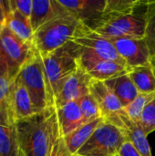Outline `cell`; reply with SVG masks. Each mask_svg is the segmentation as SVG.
I'll list each match as a JSON object with an SVG mask.
<instances>
[{"instance_id": "cell-1", "label": "cell", "mask_w": 155, "mask_h": 156, "mask_svg": "<svg viewBox=\"0 0 155 156\" xmlns=\"http://www.w3.org/2000/svg\"><path fill=\"white\" fill-rule=\"evenodd\" d=\"M149 0H107L102 17L92 31L108 39L144 37Z\"/></svg>"}, {"instance_id": "cell-2", "label": "cell", "mask_w": 155, "mask_h": 156, "mask_svg": "<svg viewBox=\"0 0 155 156\" xmlns=\"http://www.w3.org/2000/svg\"><path fill=\"white\" fill-rule=\"evenodd\" d=\"M57 111L54 106L15 123L23 156H48Z\"/></svg>"}, {"instance_id": "cell-3", "label": "cell", "mask_w": 155, "mask_h": 156, "mask_svg": "<svg viewBox=\"0 0 155 156\" xmlns=\"http://www.w3.org/2000/svg\"><path fill=\"white\" fill-rule=\"evenodd\" d=\"M79 58V47L72 40L68 41L59 48L41 56L48 107L55 105V101L63 85L69 76L78 69Z\"/></svg>"}, {"instance_id": "cell-4", "label": "cell", "mask_w": 155, "mask_h": 156, "mask_svg": "<svg viewBox=\"0 0 155 156\" xmlns=\"http://www.w3.org/2000/svg\"><path fill=\"white\" fill-rule=\"evenodd\" d=\"M81 26L71 14L52 19L35 31L34 47L41 56L47 55L69 41Z\"/></svg>"}, {"instance_id": "cell-5", "label": "cell", "mask_w": 155, "mask_h": 156, "mask_svg": "<svg viewBox=\"0 0 155 156\" xmlns=\"http://www.w3.org/2000/svg\"><path fill=\"white\" fill-rule=\"evenodd\" d=\"M126 141L127 136L122 129L104 121L73 156L117 155Z\"/></svg>"}, {"instance_id": "cell-6", "label": "cell", "mask_w": 155, "mask_h": 156, "mask_svg": "<svg viewBox=\"0 0 155 156\" xmlns=\"http://www.w3.org/2000/svg\"><path fill=\"white\" fill-rule=\"evenodd\" d=\"M15 78H16L28 91L33 106L37 112L48 108L43 62L37 51H36L30 59L21 68Z\"/></svg>"}, {"instance_id": "cell-7", "label": "cell", "mask_w": 155, "mask_h": 156, "mask_svg": "<svg viewBox=\"0 0 155 156\" xmlns=\"http://www.w3.org/2000/svg\"><path fill=\"white\" fill-rule=\"evenodd\" d=\"M79 47V58H94L115 61L126 66L125 61L117 52L111 41L81 26L70 39Z\"/></svg>"}, {"instance_id": "cell-8", "label": "cell", "mask_w": 155, "mask_h": 156, "mask_svg": "<svg viewBox=\"0 0 155 156\" xmlns=\"http://www.w3.org/2000/svg\"><path fill=\"white\" fill-rule=\"evenodd\" d=\"M0 40L7 60L8 76L11 80H14L37 49L33 43L19 38L6 27L0 33Z\"/></svg>"}, {"instance_id": "cell-9", "label": "cell", "mask_w": 155, "mask_h": 156, "mask_svg": "<svg viewBox=\"0 0 155 156\" xmlns=\"http://www.w3.org/2000/svg\"><path fill=\"white\" fill-rule=\"evenodd\" d=\"M119 55L128 68L144 65L151 61V55L144 37H114L110 38Z\"/></svg>"}, {"instance_id": "cell-10", "label": "cell", "mask_w": 155, "mask_h": 156, "mask_svg": "<svg viewBox=\"0 0 155 156\" xmlns=\"http://www.w3.org/2000/svg\"><path fill=\"white\" fill-rule=\"evenodd\" d=\"M59 2L77 20L91 30L99 25L107 4V0H59Z\"/></svg>"}, {"instance_id": "cell-11", "label": "cell", "mask_w": 155, "mask_h": 156, "mask_svg": "<svg viewBox=\"0 0 155 156\" xmlns=\"http://www.w3.org/2000/svg\"><path fill=\"white\" fill-rule=\"evenodd\" d=\"M92 78L80 67L69 76L63 85L55 101V108H59L69 102L78 101L84 96L90 94Z\"/></svg>"}, {"instance_id": "cell-12", "label": "cell", "mask_w": 155, "mask_h": 156, "mask_svg": "<svg viewBox=\"0 0 155 156\" xmlns=\"http://www.w3.org/2000/svg\"><path fill=\"white\" fill-rule=\"evenodd\" d=\"M79 67L84 69L93 80L105 81L128 73L127 66L106 59L94 58H79Z\"/></svg>"}, {"instance_id": "cell-13", "label": "cell", "mask_w": 155, "mask_h": 156, "mask_svg": "<svg viewBox=\"0 0 155 156\" xmlns=\"http://www.w3.org/2000/svg\"><path fill=\"white\" fill-rule=\"evenodd\" d=\"M108 122L122 129L127 136V140L130 141L136 150L140 153L142 156H153L151 147L143 129L141 124L132 121L123 112L113 117Z\"/></svg>"}, {"instance_id": "cell-14", "label": "cell", "mask_w": 155, "mask_h": 156, "mask_svg": "<svg viewBox=\"0 0 155 156\" xmlns=\"http://www.w3.org/2000/svg\"><path fill=\"white\" fill-rule=\"evenodd\" d=\"M90 93L97 101L104 121H108L123 112L122 104L104 81L92 79Z\"/></svg>"}, {"instance_id": "cell-15", "label": "cell", "mask_w": 155, "mask_h": 156, "mask_svg": "<svg viewBox=\"0 0 155 156\" xmlns=\"http://www.w3.org/2000/svg\"><path fill=\"white\" fill-rule=\"evenodd\" d=\"M69 14L59 0H33L30 23L34 33L47 22Z\"/></svg>"}, {"instance_id": "cell-16", "label": "cell", "mask_w": 155, "mask_h": 156, "mask_svg": "<svg viewBox=\"0 0 155 156\" xmlns=\"http://www.w3.org/2000/svg\"><path fill=\"white\" fill-rule=\"evenodd\" d=\"M11 101L16 122L37 113L33 106L28 91L16 78L12 81Z\"/></svg>"}, {"instance_id": "cell-17", "label": "cell", "mask_w": 155, "mask_h": 156, "mask_svg": "<svg viewBox=\"0 0 155 156\" xmlns=\"http://www.w3.org/2000/svg\"><path fill=\"white\" fill-rule=\"evenodd\" d=\"M59 128L63 136L86 123L78 101L69 102L59 108H56Z\"/></svg>"}, {"instance_id": "cell-18", "label": "cell", "mask_w": 155, "mask_h": 156, "mask_svg": "<svg viewBox=\"0 0 155 156\" xmlns=\"http://www.w3.org/2000/svg\"><path fill=\"white\" fill-rule=\"evenodd\" d=\"M104 83L112 90L122 104L123 108L132 103L140 93L131 79L129 72L105 80Z\"/></svg>"}, {"instance_id": "cell-19", "label": "cell", "mask_w": 155, "mask_h": 156, "mask_svg": "<svg viewBox=\"0 0 155 156\" xmlns=\"http://www.w3.org/2000/svg\"><path fill=\"white\" fill-rule=\"evenodd\" d=\"M103 122L104 119L101 117L94 119L92 121H90L82 124L81 126H79V128H77L68 135L63 136L69 153L72 155H74L85 144V143L90 139V137L92 135L95 130Z\"/></svg>"}, {"instance_id": "cell-20", "label": "cell", "mask_w": 155, "mask_h": 156, "mask_svg": "<svg viewBox=\"0 0 155 156\" xmlns=\"http://www.w3.org/2000/svg\"><path fill=\"white\" fill-rule=\"evenodd\" d=\"M129 75L140 93L155 91V64L152 60L144 65L130 68Z\"/></svg>"}, {"instance_id": "cell-21", "label": "cell", "mask_w": 155, "mask_h": 156, "mask_svg": "<svg viewBox=\"0 0 155 156\" xmlns=\"http://www.w3.org/2000/svg\"><path fill=\"white\" fill-rule=\"evenodd\" d=\"M12 81L8 77H0V125L14 126L16 123L12 109Z\"/></svg>"}, {"instance_id": "cell-22", "label": "cell", "mask_w": 155, "mask_h": 156, "mask_svg": "<svg viewBox=\"0 0 155 156\" xmlns=\"http://www.w3.org/2000/svg\"><path fill=\"white\" fill-rule=\"evenodd\" d=\"M12 8V7H11ZM6 27L19 38L33 43L34 30L30 19L16 9H12L6 21Z\"/></svg>"}, {"instance_id": "cell-23", "label": "cell", "mask_w": 155, "mask_h": 156, "mask_svg": "<svg viewBox=\"0 0 155 156\" xmlns=\"http://www.w3.org/2000/svg\"><path fill=\"white\" fill-rule=\"evenodd\" d=\"M0 156H23L15 125H0Z\"/></svg>"}, {"instance_id": "cell-24", "label": "cell", "mask_w": 155, "mask_h": 156, "mask_svg": "<svg viewBox=\"0 0 155 156\" xmlns=\"http://www.w3.org/2000/svg\"><path fill=\"white\" fill-rule=\"evenodd\" d=\"M155 98V91L149 93H139L135 100L124 108L126 115L134 122L140 123L144 108Z\"/></svg>"}, {"instance_id": "cell-25", "label": "cell", "mask_w": 155, "mask_h": 156, "mask_svg": "<svg viewBox=\"0 0 155 156\" xmlns=\"http://www.w3.org/2000/svg\"><path fill=\"white\" fill-rule=\"evenodd\" d=\"M144 39L151 55V59H155V0H149Z\"/></svg>"}, {"instance_id": "cell-26", "label": "cell", "mask_w": 155, "mask_h": 156, "mask_svg": "<svg viewBox=\"0 0 155 156\" xmlns=\"http://www.w3.org/2000/svg\"><path fill=\"white\" fill-rule=\"evenodd\" d=\"M48 156H73L69 153V151L68 150V147L66 145L64 137H63L60 128H59L58 116H57L55 123H54L52 139H51Z\"/></svg>"}, {"instance_id": "cell-27", "label": "cell", "mask_w": 155, "mask_h": 156, "mask_svg": "<svg viewBox=\"0 0 155 156\" xmlns=\"http://www.w3.org/2000/svg\"><path fill=\"white\" fill-rule=\"evenodd\" d=\"M78 103L79 105V108L81 110L82 115H83L86 122L101 117L99 105L90 93L84 96L80 100H79Z\"/></svg>"}, {"instance_id": "cell-28", "label": "cell", "mask_w": 155, "mask_h": 156, "mask_svg": "<svg viewBox=\"0 0 155 156\" xmlns=\"http://www.w3.org/2000/svg\"><path fill=\"white\" fill-rule=\"evenodd\" d=\"M140 124L146 135L155 132V98L144 108Z\"/></svg>"}, {"instance_id": "cell-29", "label": "cell", "mask_w": 155, "mask_h": 156, "mask_svg": "<svg viewBox=\"0 0 155 156\" xmlns=\"http://www.w3.org/2000/svg\"><path fill=\"white\" fill-rule=\"evenodd\" d=\"M11 7L12 9H16L18 12H20L22 15H24L26 17L30 19L31 13H32V7H33V0H10Z\"/></svg>"}, {"instance_id": "cell-30", "label": "cell", "mask_w": 155, "mask_h": 156, "mask_svg": "<svg viewBox=\"0 0 155 156\" xmlns=\"http://www.w3.org/2000/svg\"><path fill=\"white\" fill-rule=\"evenodd\" d=\"M11 10L12 8H11L10 0H5V1L0 0V33L6 27L7 17Z\"/></svg>"}, {"instance_id": "cell-31", "label": "cell", "mask_w": 155, "mask_h": 156, "mask_svg": "<svg viewBox=\"0 0 155 156\" xmlns=\"http://www.w3.org/2000/svg\"><path fill=\"white\" fill-rule=\"evenodd\" d=\"M118 154L120 156H142L133 144L128 140L122 144Z\"/></svg>"}, {"instance_id": "cell-32", "label": "cell", "mask_w": 155, "mask_h": 156, "mask_svg": "<svg viewBox=\"0 0 155 156\" xmlns=\"http://www.w3.org/2000/svg\"><path fill=\"white\" fill-rule=\"evenodd\" d=\"M0 77H8V65H7V60L4 52V49L1 45V40H0Z\"/></svg>"}, {"instance_id": "cell-33", "label": "cell", "mask_w": 155, "mask_h": 156, "mask_svg": "<svg viewBox=\"0 0 155 156\" xmlns=\"http://www.w3.org/2000/svg\"><path fill=\"white\" fill-rule=\"evenodd\" d=\"M151 60H152V61H153V62L155 64V59H151Z\"/></svg>"}, {"instance_id": "cell-34", "label": "cell", "mask_w": 155, "mask_h": 156, "mask_svg": "<svg viewBox=\"0 0 155 156\" xmlns=\"http://www.w3.org/2000/svg\"><path fill=\"white\" fill-rule=\"evenodd\" d=\"M114 156H120V155H119V154H117V155H114Z\"/></svg>"}]
</instances>
